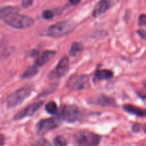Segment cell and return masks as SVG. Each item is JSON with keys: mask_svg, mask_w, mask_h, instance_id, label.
Listing matches in <instances>:
<instances>
[{"mask_svg": "<svg viewBox=\"0 0 146 146\" xmlns=\"http://www.w3.org/2000/svg\"><path fill=\"white\" fill-rule=\"evenodd\" d=\"M138 24L141 27H146V14H141L140 16Z\"/></svg>", "mask_w": 146, "mask_h": 146, "instance_id": "7402d4cb", "label": "cell"}, {"mask_svg": "<svg viewBox=\"0 0 146 146\" xmlns=\"http://www.w3.org/2000/svg\"><path fill=\"white\" fill-rule=\"evenodd\" d=\"M54 143L55 146H66L67 141L64 136L58 135L54 138Z\"/></svg>", "mask_w": 146, "mask_h": 146, "instance_id": "d6986e66", "label": "cell"}, {"mask_svg": "<svg viewBox=\"0 0 146 146\" xmlns=\"http://www.w3.org/2000/svg\"><path fill=\"white\" fill-rule=\"evenodd\" d=\"M19 9L15 7H5L3 8L0 9V19L4 20L6 17L9 16L10 14H13V13L18 12Z\"/></svg>", "mask_w": 146, "mask_h": 146, "instance_id": "5bb4252c", "label": "cell"}, {"mask_svg": "<svg viewBox=\"0 0 146 146\" xmlns=\"http://www.w3.org/2000/svg\"><path fill=\"white\" fill-rule=\"evenodd\" d=\"M43 102L41 101H38V102H35L34 104H30L27 107H26L24 109L21 110V111L17 113L14 117V120H21L22 118H25V117H29L34 115L37 111V110L42 106Z\"/></svg>", "mask_w": 146, "mask_h": 146, "instance_id": "9c48e42d", "label": "cell"}, {"mask_svg": "<svg viewBox=\"0 0 146 146\" xmlns=\"http://www.w3.org/2000/svg\"><path fill=\"white\" fill-rule=\"evenodd\" d=\"M138 34L143 39H145L146 40V31L145 30L143 29H140L138 30Z\"/></svg>", "mask_w": 146, "mask_h": 146, "instance_id": "cb8c5ba5", "label": "cell"}, {"mask_svg": "<svg viewBox=\"0 0 146 146\" xmlns=\"http://www.w3.org/2000/svg\"><path fill=\"white\" fill-rule=\"evenodd\" d=\"M98 104L104 106L115 105V100L113 98L106 96H101L98 99Z\"/></svg>", "mask_w": 146, "mask_h": 146, "instance_id": "9a60e30c", "label": "cell"}, {"mask_svg": "<svg viewBox=\"0 0 146 146\" xmlns=\"http://www.w3.org/2000/svg\"><path fill=\"white\" fill-rule=\"evenodd\" d=\"M74 140L78 146H98L101 137L93 132L82 131L74 135Z\"/></svg>", "mask_w": 146, "mask_h": 146, "instance_id": "3957f363", "label": "cell"}, {"mask_svg": "<svg viewBox=\"0 0 146 146\" xmlns=\"http://www.w3.org/2000/svg\"><path fill=\"white\" fill-rule=\"evenodd\" d=\"M31 89L29 87H24L12 93L7 97L6 104L8 108H14L20 105L31 94Z\"/></svg>", "mask_w": 146, "mask_h": 146, "instance_id": "277c9868", "label": "cell"}, {"mask_svg": "<svg viewBox=\"0 0 146 146\" xmlns=\"http://www.w3.org/2000/svg\"><path fill=\"white\" fill-rule=\"evenodd\" d=\"M88 81V77L86 75L74 74L67 81V86L72 91H81L85 88Z\"/></svg>", "mask_w": 146, "mask_h": 146, "instance_id": "8992f818", "label": "cell"}, {"mask_svg": "<svg viewBox=\"0 0 146 146\" xmlns=\"http://www.w3.org/2000/svg\"><path fill=\"white\" fill-rule=\"evenodd\" d=\"M37 73H38V68H37V67L35 66H31L29 68H27V69L24 71L21 78H24V79L31 78V77L36 75Z\"/></svg>", "mask_w": 146, "mask_h": 146, "instance_id": "2e32d148", "label": "cell"}, {"mask_svg": "<svg viewBox=\"0 0 146 146\" xmlns=\"http://www.w3.org/2000/svg\"><path fill=\"white\" fill-rule=\"evenodd\" d=\"M60 121L58 118L43 119L36 124V132L38 135H44L48 131L56 128L59 125Z\"/></svg>", "mask_w": 146, "mask_h": 146, "instance_id": "5b68a950", "label": "cell"}, {"mask_svg": "<svg viewBox=\"0 0 146 146\" xmlns=\"http://www.w3.org/2000/svg\"><path fill=\"white\" fill-rule=\"evenodd\" d=\"M74 28L75 24L73 21H60L48 27L46 31V35L54 38L62 37L70 34Z\"/></svg>", "mask_w": 146, "mask_h": 146, "instance_id": "7a4b0ae2", "label": "cell"}, {"mask_svg": "<svg viewBox=\"0 0 146 146\" xmlns=\"http://www.w3.org/2000/svg\"><path fill=\"white\" fill-rule=\"evenodd\" d=\"M113 76V74L111 71L107 69L98 70L96 72L95 76L98 80H108L111 79Z\"/></svg>", "mask_w": 146, "mask_h": 146, "instance_id": "4fadbf2b", "label": "cell"}, {"mask_svg": "<svg viewBox=\"0 0 146 146\" xmlns=\"http://www.w3.org/2000/svg\"><path fill=\"white\" fill-rule=\"evenodd\" d=\"M42 17L45 19H52L54 17V14L51 10L47 9L43 11Z\"/></svg>", "mask_w": 146, "mask_h": 146, "instance_id": "44dd1931", "label": "cell"}, {"mask_svg": "<svg viewBox=\"0 0 146 146\" xmlns=\"http://www.w3.org/2000/svg\"><path fill=\"white\" fill-rule=\"evenodd\" d=\"M68 58L67 57H64L60 60L56 68L50 72L48 78L52 80L59 79L66 74L68 71Z\"/></svg>", "mask_w": 146, "mask_h": 146, "instance_id": "ba28073f", "label": "cell"}, {"mask_svg": "<svg viewBox=\"0 0 146 146\" xmlns=\"http://www.w3.org/2000/svg\"><path fill=\"white\" fill-rule=\"evenodd\" d=\"M79 109L77 106L70 104H66L61 106V115L64 120L72 123L76 121L79 116Z\"/></svg>", "mask_w": 146, "mask_h": 146, "instance_id": "52a82bcc", "label": "cell"}, {"mask_svg": "<svg viewBox=\"0 0 146 146\" xmlns=\"http://www.w3.org/2000/svg\"><path fill=\"white\" fill-rule=\"evenodd\" d=\"M112 5L113 1L111 0H100L94 7L93 11V17H99L100 15L105 13L108 9L111 8Z\"/></svg>", "mask_w": 146, "mask_h": 146, "instance_id": "30bf717a", "label": "cell"}, {"mask_svg": "<svg viewBox=\"0 0 146 146\" xmlns=\"http://www.w3.org/2000/svg\"><path fill=\"white\" fill-rule=\"evenodd\" d=\"M46 111L50 114H56L57 106L54 101H50L46 105Z\"/></svg>", "mask_w": 146, "mask_h": 146, "instance_id": "ac0fdd59", "label": "cell"}, {"mask_svg": "<svg viewBox=\"0 0 146 146\" xmlns=\"http://www.w3.org/2000/svg\"><path fill=\"white\" fill-rule=\"evenodd\" d=\"M138 127H139V125H138V124H135V125H134L133 129V131H135V132H138V131H139L140 128H138Z\"/></svg>", "mask_w": 146, "mask_h": 146, "instance_id": "484cf974", "label": "cell"}, {"mask_svg": "<svg viewBox=\"0 0 146 146\" xmlns=\"http://www.w3.org/2000/svg\"><path fill=\"white\" fill-rule=\"evenodd\" d=\"M123 109L129 113L146 118V110L140 108V107L131 105V104H126V105L123 106Z\"/></svg>", "mask_w": 146, "mask_h": 146, "instance_id": "7c38bea8", "label": "cell"}, {"mask_svg": "<svg viewBox=\"0 0 146 146\" xmlns=\"http://www.w3.org/2000/svg\"><path fill=\"white\" fill-rule=\"evenodd\" d=\"M33 1H34V0H22L21 6H22L24 8H28L30 6L32 5Z\"/></svg>", "mask_w": 146, "mask_h": 146, "instance_id": "603a6c76", "label": "cell"}, {"mask_svg": "<svg viewBox=\"0 0 146 146\" xmlns=\"http://www.w3.org/2000/svg\"><path fill=\"white\" fill-rule=\"evenodd\" d=\"M56 54V52L55 51H51V50H47V51H44L36 60V65L37 66H43L46 64H47L51 58H54Z\"/></svg>", "mask_w": 146, "mask_h": 146, "instance_id": "8fae6325", "label": "cell"}, {"mask_svg": "<svg viewBox=\"0 0 146 146\" xmlns=\"http://www.w3.org/2000/svg\"><path fill=\"white\" fill-rule=\"evenodd\" d=\"M81 1V0H69V3L72 5H77Z\"/></svg>", "mask_w": 146, "mask_h": 146, "instance_id": "d4e9b609", "label": "cell"}, {"mask_svg": "<svg viewBox=\"0 0 146 146\" xmlns=\"http://www.w3.org/2000/svg\"><path fill=\"white\" fill-rule=\"evenodd\" d=\"M5 24L14 29H27L34 24V20L28 16L19 14L18 12L10 14L4 19Z\"/></svg>", "mask_w": 146, "mask_h": 146, "instance_id": "6da1fadb", "label": "cell"}, {"mask_svg": "<svg viewBox=\"0 0 146 146\" xmlns=\"http://www.w3.org/2000/svg\"><path fill=\"white\" fill-rule=\"evenodd\" d=\"M145 86H146V83H145Z\"/></svg>", "mask_w": 146, "mask_h": 146, "instance_id": "f1b7e54d", "label": "cell"}, {"mask_svg": "<svg viewBox=\"0 0 146 146\" xmlns=\"http://www.w3.org/2000/svg\"><path fill=\"white\" fill-rule=\"evenodd\" d=\"M144 131H145V133H146V124L144 125Z\"/></svg>", "mask_w": 146, "mask_h": 146, "instance_id": "83f0119b", "label": "cell"}, {"mask_svg": "<svg viewBox=\"0 0 146 146\" xmlns=\"http://www.w3.org/2000/svg\"><path fill=\"white\" fill-rule=\"evenodd\" d=\"M83 49L82 44L79 42H74L72 44L70 49V55L73 57H75L78 53L81 52Z\"/></svg>", "mask_w": 146, "mask_h": 146, "instance_id": "e0dca14e", "label": "cell"}, {"mask_svg": "<svg viewBox=\"0 0 146 146\" xmlns=\"http://www.w3.org/2000/svg\"><path fill=\"white\" fill-rule=\"evenodd\" d=\"M4 139L3 135H0V146L3 145V144H4Z\"/></svg>", "mask_w": 146, "mask_h": 146, "instance_id": "4316f807", "label": "cell"}, {"mask_svg": "<svg viewBox=\"0 0 146 146\" xmlns=\"http://www.w3.org/2000/svg\"><path fill=\"white\" fill-rule=\"evenodd\" d=\"M32 146H51V145L47 140L44 139V138H41V139H38V141H36V142L33 144Z\"/></svg>", "mask_w": 146, "mask_h": 146, "instance_id": "ffe728a7", "label": "cell"}]
</instances>
